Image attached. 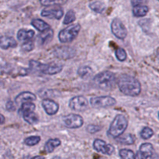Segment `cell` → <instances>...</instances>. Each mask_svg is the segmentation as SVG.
Masks as SVG:
<instances>
[{"label": "cell", "mask_w": 159, "mask_h": 159, "mask_svg": "<svg viewBox=\"0 0 159 159\" xmlns=\"http://www.w3.org/2000/svg\"><path fill=\"white\" fill-rule=\"evenodd\" d=\"M117 85L121 93L126 96H137L141 93V85L140 82L129 75H121L117 79Z\"/></svg>", "instance_id": "1"}, {"label": "cell", "mask_w": 159, "mask_h": 159, "mask_svg": "<svg viewBox=\"0 0 159 159\" xmlns=\"http://www.w3.org/2000/svg\"><path fill=\"white\" fill-rule=\"evenodd\" d=\"M93 82L96 88L104 91H109L113 89L116 85V75L111 71H103L96 75L93 78Z\"/></svg>", "instance_id": "2"}, {"label": "cell", "mask_w": 159, "mask_h": 159, "mask_svg": "<svg viewBox=\"0 0 159 159\" xmlns=\"http://www.w3.org/2000/svg\"><path fill=\"white\" fill-rule=\"evenodd\" d=\"M127 126H128V121L127 118L124 115H117L110 124L108 134L113 138H118L124 134Z\"/></svg>", "instance_id": "3"}, {"label": "cell", "mask_w": 159, "mask_h": 159, "mask_svg": "<svg viewBox=\"0 0 159 159\" xmlns=\"http://www.w3.org/2000/svg\"><path fill=\"white\" fill-rule=\"evenodd\" d=\"M81 26L79 24L71 25L59 32L58 39L61 43H70L77 37Z\"/></svg>", "instance_id": "4"}, {"label": "cell", "mask_w": 159, "mask_h": 159, "mask_svg": "<svg viewBox=\"0 0 159 159\" xmlns=\"http://www.w3.org/2000/svg\"><path fill=\"white\" fill-rule=\"evenodd\" d=\"M116 101L114 98L109 96L93 97L90 99V104L93 108H107L113 107L116 104Z\"/></svg>", "instance_id": "5"}, {"label": "cell", "mask_w": 159, "mask_h": 159, "mask_svg": "<svg viewBox=\"0 0 159 159\" xmlns=\"http://www.w3.org/2000/svg\"><path fill=\"white\" fill-rule=\"evenodd\" d=\"M63 123L65 127H67L68 128L75 129L82 127L84 124V121L80 115L71 113V114H68L64 116Z\"/></svg>", "instance_id": "6"}, {"label": "cell", "mask_w": 159, "mask_h": 159, "mask_svg": "<svg viewBox=\"0 0 159 159\" xmlns=\"http://www.w3.org/2000/svg\"><path fill=\"white\" fill-rule=\"evenodd\" d=\"M111 30L116 37L120 40H124L127 35V30L125 26L120 19H113L111 23Z\"/></svg>", "instance_id": "7"}, {"label": "cell", "mask_w": 159, "mask_h": 159, "mask_svg": "<svg viewBox=\"0 0 159 159\" xmlns=\"http://www.w3.org/2000/svg\"><path fill=\"white\" fill-rule=\"evenodd\" d=\"M88 101L82 96H78L71 98L69 101V107L75 111H85L88 109Z\"/></svg>", "instance_id": "8"}, {"label": "cell", "mask_w": 159, "mask_h": 159, "mask_svg": "<svg viewBox=\"0 0 159 159\" xmlns=\"http://www.w3.org/2000/svg\"><path fill=\"white\" fill-rule=\"evenodd\" d=\"M75 50L70 47H57L54 51V56L62 60H68V59L72 58L75 56Z\"/></svg>", "instance_id": "9"}, {"label": "cell", "mask_w": 159, "mask_h": 159, "mask_svg": "<svg viewBox=\"0 0 159 159\" xmlns=\"http://www.w3.org/2000/svg\"><path fill=\"white\" fill-rule=\"evenodd\" d=\"M93 148L98 152L104 154V155H111L114 152V147L111 144H107L104 141L101 139H96L93 142Z\"/></svg>", "instance_id": "10"}, {"label": "cell", "mask_w": 159, "mask_h": 159, "mask_svg": "<svg viewBox=\"0 0 159 159\" xmlns=\"http://www.w3.org/2000/svg\"><path fill=\"white\" fill-rule=\"evenodd\" d=\"M64 15V10L60 6H51L43 9L41 12V16L48 17L50 19H56L60 20Z\"/></svg>", "instance_id": "11"}, {"label": "cell", "mask_w": 159, "mask_h": 159, "mask_svg": "<svg viewBox=\"0 0 159 159\" xmlns=\"http://www.w3.org/2000/svg\"><path fill=\"white\" fill-rule=\"evenodd\" d=\"M42 107L44 109L45 112L50 116L56 114L59 110L58 104L49 99H45L42 101Z\"/></svg>", "instance_id": "12"}, {"label": "cell", "mask_w": 159, "mask_h": 159, "mask_svg": "<svg viewBox=\"0 0 159 159\" xmlns=\"http://www.w3.org/2000/svg\"><path fill=\"white\" fill-rule=\"evenodd\" d=\"M62 68L63 67L60 65H56V64L45 65L41 63L39 71L46 75H55L60 73L62 71Z\"/></svg>", "instance_id": "13"}, {"label": "cell", "mask_w": 159, "mask_h": 159, "mask_svg": "<svg viewBox=\"0 0 159 159\" xmlns=\"http://www.w3.org/2000/svg\"><path fill=\"white\" fill-rule=\"evenodd\" d=\"M139 152L144 159H154L155 155L153 145L150 143H144L140 147Z\"/></svg>", "instance_id": "14"}, {"label": "cell", "mask_w": 159, "mask_h": 159, "mask_svg": "<svg viewBox=\"0 0 159 159\" xmlns=\"http://www.w3.org/2000/svg\"><path fill=\"white\" fill-rule=\"evenodd\" d=\"M37 96L35 94L30 93V92H23L17 95L15 99V102L16 104H22L25 102H32V101L36 100Z\"/></svg>", "instance_id": "15"}, {"label": "cell", "mask_w": 159, "mask_h": 159, "mask_svg": "<svg viewBox=\"0 0 159 159\" xmlns=\"http://www.w3.org/2000/svg\"><path fill=\"white\" fill-rule=\"evenodd\" d=\"M17 47V42L14 38L8 36L0 37V48L3 50L15 48Z\"/></svg>", "instance_id": "16"}, {"label": "cell", "mask_w": 159, "mask_h": 159, "mask_svg": "<svg viewBox=\"0 0 159 159\" xmlns=\"http://www.w3.org/2000/svg\"><path fill=\"white\" fill-rule=\"evenodd\" d=\"M35 35V32L32 30H26L21 29L18 31L17 33V39L20 41H26V40H30L33 38Z\"/></svg>", "instance_id": "17"}, {"label": "cell", "mask_w": 159, "mask_h": 159, "mask_svg": "<svg viewBox=\"0 0 159 159\" xmlns=\"http://www.w3.org/2000/svg\"><path fill=\"white\" fill-rule=\"evenodd\" d=\"M53 36H54V31L53 30H51V28H49L47 30L42 32V34H40L39 35V39H40V44L45 45L47 43H49L53 38Z\"/></svg>", "instance_id": "18"}, {"label": "cell", "mask_w": 159, "mask_h": 159, "mask_svg": "<svg viewBox=\"0 0 159 159\" xmlns=\"http://www.w3.org/2000/svg\"><path fill=\"white\" fill-rule=\"evenodd\" d=\"M36 108L35 104L33 103L32 102H23L22 106L20 107V108L19 109V115L23 116V115L26 114V113H31V112H34V110Z\"/></svg>", "instance_id": "19"}, {"label": "cell", "mask_w": 159, "mask_h": 159, "mask_svg": "<svg viewBox=\"0 0 159 159\" xmlns=\"http://www.w3.org/2000/svg\"><path fill=\"white\" fill-rule=\"evenodd\" d=\"M59 145H61L60 140L57 139V138H55V139H50L45 144L44 150L47 153H51Z\"/></svg>", "instance_id": "20"}, {"label": "cell", "mask_w": 159, "mask_h": 159, "mask_svg": "<svg viewBox=\"0 0 159 159\" xmlns=\"http://www.w3.org/2000/svg\"><path fill=\"white\" fill-rule=\"evenodd\" d=\"M31 23L40 32H43V31L47 30L49 28H51L46 22H44L42 20H40V19H34V20H32Z\"/></svg>", "instance_id": "21"}, {"label": "cell", "mask_w": 159, "mask_h": 159, "mask_svg": "<svg viewBox=\"0 0 159 159\" xmlns=\"http://www.w3.org/2000/svg\"><path fill=\"white\" fill-rule=\"evenodd\" d=\"M116 141L118 143L126 145H131L135 142V138L132 134L120 135V137L116 138Z\"/></svg>", "instance_id": "22"}, {"label": "cell", "mask_w": 159, "mask_h": 159, "mask_svg": "<svg viewBox=\"0 0 159 159\" xmlns=\"http://www.w3.org/2000/svg\"><path fill=\"white\" fill-rule=\"evenodd\" d=\"M78 75L82 79H89L93 75V69L89 66H82L78 69Z\"/></svg>", "instance_id": "23"}, {"label": "cell", "mask_w": 159, "mask_h": 159, "mask_svg": "<svg viewBox=\"0 0 159 159\" xmlns=\"http://www.w3.org/2000/svg\"><path fill=\"white\" fill-rule=\"evenodd\" d=\"M148 12V7L147 6H134L133 14L136 17H143Z\"/></svg>", "instance_id": "24"}, {"label": "cell", "mask_w": 159, "mask_h": 159, "mask_svg": "<svg viewBox=\"0 0 159 159\" xmlns=\"http://www.w3.org/2000/svg\"><path fill=\"white\" fill-rule=\"evenodd\" d=\"M89 8L93 11L97 13H102L106 9V6L103 2L100 1L93 2L89 4Z\"/></svg>", "instance_id": "25"}, {"label": "cell", "mask_w": 159, "mask_h": 159, "mask_svg": "<svg viewBox=\"0 0 159 159\" xmlns=\"http://www.w3.org/2000/svg\"><path fill=\"white\" fill-rule=\"evenodd\" d=\"M23 117L26 122H27L28 124H37V123L39 121L38 116H37L34 112L26 113V114L23 115Z\"/></svg>", "instance_id": "26"}, {"label": "cell", "mask_w": 159, "mask_h": 159, "mask_svg": "<svg viewBox=\"0 0 159 159\" xmlns=\"http://www.w3.org/2000/svg\"><path fill=\"white\" fill-rule=\"evenodd\" d=\"M68 0H40V4L45 6H60L67 2Z\"/></svg>", "instance_id": "27"}, {"label": "cell", "mask_w": 159, "mask_h": 159, "mask_svg": "<svg viewBox=\"0 0 159 159\" xmlns=\"http://www.w3.org/2000/svg\"><path fill=\"white\" fill-rule=\"evenodd\" d=\"M119 155L121 159H135V154L129 149H121Z\"/></svg>", "instance_id": "28"}, {"label": "cell", "mask_w": 159, "mask_h": 159, "mask_svg": "<svg viewBox=\"0 0 159 159\" xmlns=\"http://www.w3.org/2000/svg\"><path fill=\"white\" fill-rule=\"evenodd\" d=\"M75 12L73 10L68 11V12L65 15V19H64L63 23L65 25L70 24V23H73L75 20Z\"/></svg>", "instance_id": "29"}, {"label": "cell", "mask_w": 159, "mask_h": 159, "mask_svg": "<svg viewBox=\"0 0 159 159\" xmlns=\"http://www.w3.org/2000/svg\"><path fill=\"white\" fill-rule=\"evenodd\" d=\"M40 141V138L39 136H31L26 138L24 144L27 146H34Z\"/></svg>", "instance_id": "30"}, {"label": "cell", "mask_w": 159, "mask_h": 159, "mask_svg": "<svg viewBox=\"0 0 159 159\" xmlns=\"http://www.w3.org/2000/svg\"><path fill=\"white\" fill-rule=\"evenodd\" d=\"M154 135V131L150 127H144L141 132V137L144 140H148Z\"/></svg>", "instance_id": "31"}, {"label": "cell", "mask_w": 159, "mask_h": 159, "mask_svg": "<svg viewBox=\"0 0 159 159\" xmlns=\"http://www.w3.org/2000/svg\"><path fill=\"white\" fill-rule=\"evenodd\" d=\"M116 57L120 61H124L127 59V53L123 48H117L116 51Z\"/></svg>", "instance_id": "32"}, {"label": "cell", "mask_w": 159, "mask_h": 159, "mask_svg": "<svg viewBox=\"0 0 159 159\" xmlns=\"http://www.w3.org/2000/svg\"><path fill=\"white\" fill-rule=\"evenodd\" d=\"M34 48V42L31 41L30 40H26L23 43V44L22 45V49L23 51H26V52H29V51H33Z\"/></svg>", "instance_id": "33"}, {"label": "cell", "mask_w": 159, "mask_h": 159, "mask_svg": "<svg viewBox=\"0 0 159 159\" xmlns=\"http://www.w3.org/2000/svg\"><path fill=\"white\" fill-rule=\"evenodd\" d=\"M102 127L100 126L95 125V124H89V125L87 126L86 130L89 134H96L97 133L98 131L101 130Z\"/></svg>", "instance_id": "34"}, {"label": "cell", "mask_w": 159, "mask_h": 159, "mask_svg": "<svg viewBox=\"0 0 159 159\" xmlns=\"http://www.w3.org/2000/svg\"><path fill=\"white\" fill-rule=\"evenodd\" d=\"M6 108L8 111H15L16 107L15 104L13 103V102H12L11 100H9L6 104Z\"/></svg>", "instance_id": "35"}, {"label": "cell", "mask_w": 159, "mask_h": 159, "mask_svg": "<svg viewBox=\"0 0 159 159\" xmlns=\"http://www.w3.org/2000/svg\"><path fill=\"white\" fill-rule=\"evenodd\" d=\"M131 1V4L133 6H139L141 3L144 2V0H130Z\"/></svg>", "instance_id": "36"}, {"label": "cell", "mask_w": 159, "mask_h": 159, "mask_svg": "<svg viewBox=\"0 0 159 159\" xmlns=\"http://www.w3.org/2000/svg\"><path fill=\"white\" fill-rule=\"evenodd\" d=\"M135 159H144V158H143L142 156H141V153H140V152H138V153H137V155H135Z\"/></svg>", "instance_id": "37"}, {"label": "cell", "mask_w": 159, "mask_h": 159, "mask_svg": "<svg viewBox=\"0 0 159 159\" xmlns=\"http://www.w3.org/2000/svg\"><path fill=\"white\" fill-rule=\"evenodd\" d=\"M5 123V117L2 114H0V124H2Z\"/></svg>", "instance_id": "38"}, {"label": "cell", "mask_w": 159, "mask_h": 159, "mask_svg": "<svg viewBox=\"0 0 159 159\" xmlns=\"http://www.w3.org/2000/svg\"><path fill=\"white\" fill-rule=\"evenodd\" d=\"M31 159H45V158L43 156H36V157H34V158Z\"/></svg>", "instance_id": "39"}, {"label": "cell", "mask_w": 159, "mask_h": 159, "mask_svg": "<svg viewBox=\"0 0 159 159\" xmlns=\"http://www.w3.org/2000/svg\"><path fill=\"white\" fill-rule=\"evenodd\" d=\"M53 159H61L60 158V157H55V158H54Z\"/></svg>", "instance_id": "40"}, {"label": "cell", "mask_w": 159, "mask_h": 159, "mask_svg": "<svg viewBox=\"0 0 159 159\" xmlns=\"http://www.w3.org/2000/svg\"><path fill=\"white\" fill-rule=\"evenodd\" d=\"M2 85H3V82H2V81H0V86H2Z\"/></svg>", "instance_id": "41"}, {"label": "cell", "mask_w": 159, "mask_h": 159, "mask_svg": "<svg viewBox=\"0 0 159 159\" xmlns=\"http://www.w3.org/2000/svg\"><path fill=\"white\" fill-rule=\"evenodd\" d=\"M157 57H158V58L159 59V51H158V54H157Z\"/></svg>", "instance_id": "42"}, {"label": "cell", "mask_w": 159, "mask_h": 159, "mask_svg": "<svg viewBox=\"0 0 159 159\" xmlns=\"http://www.w3.org/2000/svg\"><path fill=\"white\" fill-rule=\"evenodd\" d=\"M96 159H103V158H96Z\"/></svg>", "instance_id": "43"}, {"label": "cell", "mask_w": 159, "mask_h": 159, "mask_svg": "<svg viewBox=\"0 0 159 159\" xmlns=\"http://www.w3.org/2000/svg\"><path fill=\"white\" fill-rule=\"evenodd\" d=\"M158 117H159V113H158Z\"/></svg>", "instance_id": "44"}, {"label": "cell", "mask_w": 159, "mask_h": 159, "mask_svg": "<svg viewBox=\"0 0 159 159\" xmlns=\"http://www.w3.org/2000/svg\"><path fill=\"white\" fill-rule=\"evenodd\" d=\"M158 2H159V0H158Z\"/></svg>", "instance_id": "45"}]
</instances>
